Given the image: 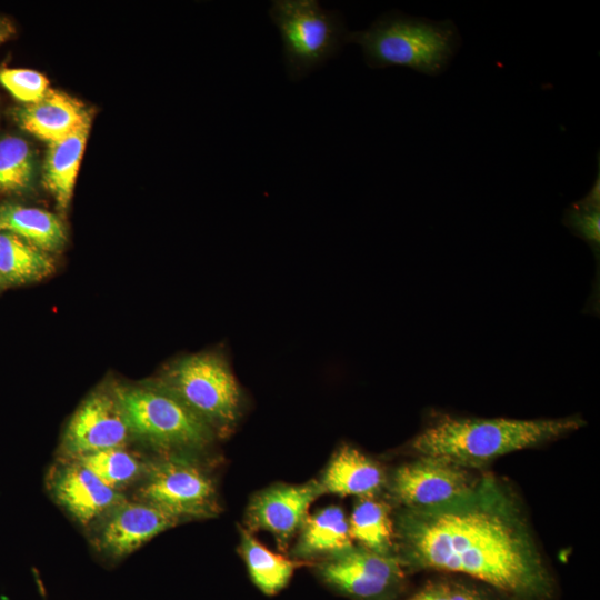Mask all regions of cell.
Returning a JSON list of instances; mask_svg holds the SVG:
<instances>
[{
  "mask_svg": "<svg viewBox=\"0 0 600 600\" xmlns=\"http://www.w3.org/2000/svg\"><path fill=\"white\" fill-rule=\"evenodd\" d=\"M393 521L406 568L468 576L508 600L552 597V577L514 496L490 473L447 504L401 508Z\"/></svg>",
  "mask_w": 600,
  "mask_h": 600,
  "instance_id": "6da1fadb",
  "label": "cell"
},
{
  "mask_svg": "<svg viewBox=\"0 0 600 600\" xmlns=\"http://www.w3.org/2000/svg\"><path fill=\"white\" fill-rule=\"evenodd\" d=\"M584 424L580 416L514 419L434 411L408 446L417 457L436 458L471 470L501 456L556 441Z\"/></svg>",
  "mask_w": 600,
  "mask_h": 600,
  "instance_id": "7a4b0ae2",
  "label": "cell"
},
{
  "mask_svg": "<svg viewBox=\"0 0 600 600\" xmlns=\"http://www.w3.org/2000/svg\"><path fill=\"white\" fill-rule=\"evenodd\" d=\"M348 42L362 48L370 68L398 66L438 76L449 66L461 39L450 20L433 21L390 11L379 16L369 28L348 32Z\"/></svg>",
  "mask_w": 600,
  "mask_h": 600,
  "instance_id": "3957f363",
  "label": "cell"
},
{
  "mask_svg": "<svg viewBox=\"0 0 600 600\" xmlns=\"http://www.w3.org/2000/svg\"><path fill=\"white\" fill-rule=\"evenodd\" d=\"M179 399L216 434L228 436L243 409V390L220 350L186 354L170 362L156 381Z\"/></svg>",
  "mask_w": 600,
  "mask_h": 600,
  "instance_id": "277c9868",
  "label": "cell"
},
{
  "mask_svg": "<svg viewBox=\"0 0 600 600\" xmlns=\"http://www.w3.org/2000/svg\"><path fill=\"white\" fill-rule=\"evenodd\" d=\"M112 390L132 437L162 454L199 452L216 438L201 419L156 381Z\"/></svg>",
  "mask_w": 600,
  "mask_h": 600,
  "instance_id": "5b68a950",
  "label": "cell"
},
{
  "mask_svg": "<svg viewBox=\"0 0 600 600\" xmlns=\"http://www.w3.org/2000/svg\"><path fill=\"white\" fill-rule=\"evenodd\" d=\"M269 17L279 30L288 77L298 81L323 66L347 43L341 14L316 0H276Z\"/></svg>",
  "mask_w": 600,
  "mask_h": 600,
  "instance_id": "8992f818",
  "label": "cell"
},
{
  "mask_svg": "<svg viewBox=\"0 0 600 600\" xmlns=\"http://www.w3.org/2000/svg\"><path fill=\"white\" fill-rule=\"evenodd\" d=\"M192 453L162 454L149 469L139 487V500L151 503L180 521L211 518L220 504L212 478Z\"/></svg>",
  "mask_w": 600,
  "mask_h": 600,
  "instance_id": "52a82bcc",
  "label": "cell"
},
{
  "mask_svg": "<svg viewBox=\"0 0 600 600\" xmlns=\"http://www.w3.org/2000/svg\"><path fill=\"white\" fill-rule=\"evenodd\" d=\"M404 570L396 553L383 554L361 546L328 557L318 567L328 586L357 600L391 599L403 586Z\"/></svg>",
  "mask_w": 600,
  "mask_h": 600,
  "instance_id": "ba28073f",
  "label": "cell"
},
{
  "mask_svg": "<svg viewBox=\"0 0 600 600\" xmlns=\"http://www.w3.org/2000/svg\"><path fill=\"white\" fill-rule=\"evenodd\" d=\"M470 469L444 460L417 457L394 469L388 484L391 498L404 509H431L470 492L478 483Z\"/></svg>",
  "mask_w": 600,
  "mask_h": 600,
  "instance_id": "9c48e42d",
  "label": "cell"
},
{
  "mask_svg": "<svg viewBox=\"0 0 600 600\" xmlns=\"http://www.w3.org/2000/svg\"><path fill=\"white\" fill-rule=\"evenodd\" d=\"M132 437L113 390H97L77 408L61 440L66 459L126 447Z\"/></svg>",
  "mask_w": 600,
  "mask_h": 600,
  "instance_id": "30bf717a",
  "label": "cell"
},
{
  "mask_svg": "<svg viewBox=\"0 0 600 600\" xmlns=\"http://www.w3.org/2000/svg\"><path fill=\"white\" fill-rule=\"evenodd\" d=\"M324 493L317 480L267 488L258 492L248 504L247 530L267 531L280 549H286L307 520L310 506Z\"/></svg>",
  "mask_w": 600,
  "mask_h": 600,
  "instance_id": "8fae6325",
  "label": "cell"
},
{
  "mask_svg": "<svg viewBox=\"0 0 600 600\" xmlns=\"http://www.w3.org/2000/svg\"><path fill=\"white\" fill-rule=\"evenodd\" d=\"M101 519L94 541L101 552L113 559L132 553L180 522L167 511L141 500H126Z\"/></svg>",
  "mask_w": 600,
  "mask_h": 600,
  "instance_id": "7c38bea8",
  "label": "cell"
},
{
  "mask_svg": "<svg viewBox=\"0 0 600 600\" xmlns=\"http://www.w3.org/2000/svg\"><path fill=\"white\" fill-rule=\"evenodd\" d=\"M49 487L56 501L83 526L100 520L127 500L76 459H66L51 472Z\"/></svg>",
  "mask_w": 600,
  "mask_h": 600,
  "instance_id": "4fadbf2b",
  "label": "cell"
},
{
  "mask_svg": "<svg viewBox=\"0 0 600 600\" xmlns=\"http://www.w3.org/2000/svg\"><path fill=\"white\" fill-rule=\"evenodd\" d=\"M13 117L24 131L48 143L91 123V112L83 102L50 88L40 100L14 109Z\"/></svg>",
  "mask_w": 600,
  "mask_h": 600,
  "instance_id": "5bb4252c",
  "label": "cell"
},
{
  "mask_svg": "<svg viewBox=\"0 0 600 600\" xmlns=\"http://www.w3.org/2000/svg\"><path fill=\"white\" fill-rule=\"evenodd\" d=\"M387 482L382 468L350 444L341 446L333 453L320 481L324 492L358 498L374 497Z\"/></svg>",
  "mask_w": 600,
  "mask_h": 600,
  "instance_id": "9a60e30c",
  "label": "cell"
},
{
  "mask_svg": "<svg viewBox=\"0 0 600 600\" xmlns=\"http://www.w3.org/2000/svg\"><path fill=\"white\" fill-rule=\"evenodd\" d=\"M91 123L49 143L43 163V184L64 211L71 201Z\"/></svg>",
  "mask_w": 600,
  "mask_h": 600,
  "instance_id": "2e32d148",
  "label": "cell"
},
{
  "mask_svg": "<svg viewBox=\"0 0 600 600\" xmlns=\"http://www.w3.org/2000/svg\"><path fill=\"white\" fill-rule=\"evenodd\" d=\"M351 547L353 543L344 511L338 506H330L308 516L292 553L297 559L328 558Z\"/></svg>",
  "mask_w": 600,
  "mask_h": 600,
  "instance_id": "e0dca14e",
  "label": "cell"
},
{
  "mask_svg": "<svg viewBox=\"0 0 600 600\" xmlns=\"http://www.w3.org/2000/svg\"><path fill=\"white\" fill-rule=\"evenodd\" d=\"M1 231L13 233L48 253L60 251L67 241L64 224L57 214L16 203L0 204Z\"/></svg>",
  "mask_w": 600,
  "mask_h": 600,
  "instance_id": "ac0fdd59",
  "label": "cell"
},
{
  "mask_svg": "<svg viewBox=\"0 0 600 600\" xmlns=\"http://www.w3.org/2000/svg\"><path fill=\"white\" fill-rule=\"evenodd\" d=\"M54 270L56 261L50 253L13 233L0 232V287L37 282Z\"/></svg>",
  "mask_w": 600,
  "mask_h": 600,
  "instance_id": "d6986e66",
  "label": "cell"
},
{
  "mask_svg": "<svg viewBox=\"0 0 600 600\" xmlns=\"http://www.w3.org/2000/svg\"><path fill=\"white\" fill-rule=\"evenodd\" d=\"M240 532L239 551L251 581L266 596L277 594L302 562L271 551L247 529H240Z\"/></svg>",
  "mask_w": 600,
  "mask_h": 600,
  "instance_id": "ffe728a7",
  "label": "cell"
},
{
  "mask_svg": "<svg viewBox=\"0 0 600 600\" xmlns=\"http://www.w3.org/2000/svg\"><path fill=\"white\" fill-rule=\"evenodd\" d=\"M352 541L374 552L396 553L394 521L388 503L371 498H358L348 518Z\"/></svg>",
  "mask_w": 600,
  "mask_h": 600,
  "instance_id": "44dd1931",
  "label": "cell"
},
{
  "mask_svg": "<svg viewBox=\"0 0 600 600\" xmlns=\"http://www.w3.org/2000/svg\"><path fill=\"white\" fill-rule=\"evenodd\" d=\"M74 459L89 468L103 483L119 492L143 479L150 464L126 447L101 450Z\"/></svg>",
  "mask_w": 600,
  "mask_h": 600,
  "instance_id": "7402d4cb",
  "label": "cell"
},
{
  "mask_svg": "<svg viewBox=\"0 0 600 600\" xmlns=\"http://www.w3.org/2000/svg\"><path fill=\"white\" fill-rule=\"evenodd\" d=\"M34 178V158L29 143L19 137L0 139V193H22Z\"/></svg>",
  "mask_w": 600,
  "mask_h": 600,
  "instance_id": "603a6c76",
  "label": "cell"
},
{
  "mask_svg": "<svg viewBox=\"0 0 600 600\" xmlns=\"http://www.w3.org/2000/svg\"><path fill=\"white\" fill-rule=\"evenodd\" d=\"M589 192L580 200L572 203L563 216V223L579 238L588 242L594 252L600 243V174Z\"/></svg>",
  "mask_w": 600,
  "mask_h": 600,
  "instance_id": "cb8c5ba5",
  "label": "cell"
},
{
  "mask_svg": "<svg viewBox=\"0 0 600 600\" xmlns=\"http://www.w3.org/2000/svg\"><path fill=\"white\" fill-rule=\"evenodd\" d=\"M0 83L23 104L40 100L49 90L48 79L31 69H1Z\"/></svg>",
  "mask_w": 600,
  "mask_h": 600,
  "instance_id": "d4e9b609",
  "label": "cell"
},
{
  "mask_svg": "<svg viewBox=\"0 0 600 600\" xmlns=\"http://www.w3.org/2000/svg\"><path fill=\"white\" fill-rule=\"evenodd\" d=\"M451 587L452 581H430L407 600H450Z\"/></svg>",
  "mask_w": 600,
  "mask_h": 600,
  "instance_id": "484cf974",
  "label": "cell"
},
{
  "mask_svg": "<svg viewBox=\"0 0 600 600\" xmlns=\"http://www.w3.org/2000/svg\"><path fill=\"white\" fill-rule=\"evenodd\" d=\"M450 600H491L480 589L452 581Z\"/></svg>",
  "mask_w": 600,
  "mask_h": 600,
  "instance_id": "4316f807",
  "label": "cell"
},
{
  "mask_svg": "<svg viewBox=\"0 0 600 600\" xmlns=\"http://www.w3.org/2000/svg\"><path fill=\"white\" fill-rule=\"evenodd\" d=\"M14 31L13 23L8 18L0 16V44L10 39Z\"/></svg>",
  "mask_w": 600,
  "mask_h": 600,
  "instance_id": "83f0119b",
  "label": "cell"
},
{
  "mask_svg": "<svg viewBox=\"0 0 600 600\" xmlns=\"http://www.w3.org/2000/svg\"><path fill=\"white\" fill-rule=\"evenodd\" d=\"M38 583H39V589L41 591L42 598H43V600H46V598H44L46 593H44V590H43V586H42L41 581H38Z\"/></svg>",
  "mask_w": 600,
  "mask_h": 600,
  "instance_id": "f1b7e54d",
  "label": "cell"
},
{
  "mask_svg": "<svg viewBox=\"0 0 600 600\" xmlns=\"http://www.w3.org/2000/svg\"><path fill=\"white\" fill-rule=\"evenodd\" d=\"M1 288V287H0Z\"/></svg>",
  "mask_w": 600,
  "mask_h": 600,
  "instance_id": "f546056e",
  "label": "cell"
}]
</instances>
